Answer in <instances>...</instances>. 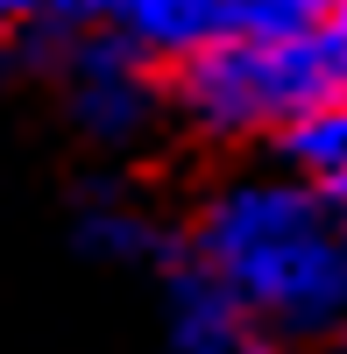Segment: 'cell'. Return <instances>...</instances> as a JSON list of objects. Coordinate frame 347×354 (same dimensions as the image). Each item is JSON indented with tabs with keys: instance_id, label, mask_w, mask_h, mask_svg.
Instances as JSON below:
<instances>
[{
	"instance_id": "obj_1",
	"label": "cell",
	"mask_w": 347,
	"mask_h": 354,
	"mask_svg": "<svg viewBox=\"0 0 347 354\" xmlns=\"http://www.w3.org/2000/svg\"><path fill=\"white\" fill-rule=\"evenodd\" d=\"M178 262L227 290L291 354L347 333V213L276 156L220 170L185 205Z\"/></svg>"
},
{
	"instance_id": "obj_2",
	"label": "cell",
	"mask_w": 347,
	"mask_h": 354,
	"mask_svg": "<svg viewBox=\"0 0 347 354\" xmlns=\"http://www.w3.org/2000/svg\"><path fill=\"white\" fill-rule=\"evenodd\" d=\"M163 71H170V128H185L191 142H213V149H270L283 128L340 100L312 28L227 36Z\"/></svg>"
},
{
	"instance_id": "obj_3",
	"label": "cell",
	"mask_w": 347,
	"mask_h": 354,
	"mask_svg": "<svg viewBox=\"0 0 347 354\" xmlns=\"http://www.w3.org/2000/svg\"><path fill=\"white\" fill-rule=\"evenodd\" d=\"M36 71L50 78L64 128L100 163H128L170 128V71L106 21H78L71 36H57Z\"/></svg>"
},
{
	"instance_id": "obj_4",
	"label": "cell",
	"mask_w": 347,
	"mask_h": 354,
	"mask_svg": "<svg viewBox=\"0 0 347 354\" xmlns=\"http://www.w3.org/2000/svg\"><path fill=\"white\" fill-rule=\"evenodd\" d=\"M333 8H347V0H106L93 21L121 28L156 64H178L227 36H291V28L326 21Z\"/></svg>"
},
{
	"instance_id": "obj_5",
	"label": "cell",
	"mask_w": 347,
	"mask_h": 354,
	"mask_svg": "<svg viewBox=\"0 0 347 354\" xmlns=\"http://www.w3.org/2000/svg\"><path fill=\"white\" fill-rule=\"evenodd\" d=\"M71 248L100 270H135V277H163L178 255V213L142 192V177H128V163H100L78 177L71 192Z\"/></svg>"
},
{
	"instance_id": "obj_6",
	"label": "cell",
	"mask_w": 347,
	"mask_h": 354,
	"mask_svg": "<svg viewBox=\"0 0 347 354\" xmlns=\"http://www.w3.org/2000/svg\"><path fill=\"white\" fill-rule=\"evenodd\" d=\"M156 312H163V354H291L178 255L156 277Z\"/></svg>"
},
{
	"instance_id": "obj_7",
	"label": "cell",
	"mask_w": 347,
	"mask_h": 354,
	"mask_svg": "<svg viewBox=\"0 0 347 354\" xmlns=\"http://www.w3.org/2000/svg\"><path fill=\"white\" fill-rule=\"evenodd\" d=\"M263 156H276L283 170H298L312 192H326L340 213H347V100L319 106V113H305L298 128H283Z\"/></svg>"
},
{
	"instance_id": "obj_8",
	"label": "cell",
	"mask_w": 347,
	"mask_h": 354,
	"mask_svg": "<svg viewBox=\"0 0 347 354\" xmlns=\"http://www.w3.org/2000/svg\"><path fill=\"white\" fill-rule=\"evenodd\" d=\"M78 21H93V0H0V64L36 71L57 36H71Z\"/></svg>"
},
{
	"instance_id": "obj_9",
	"label": "cell",
	"mask_w": 347,
	"mask_h": 354,
	"mask_svg": "<svg viewBox=\"0 0 347 354\" xmlns=\"http://www.w3.org/2000/svg\"><path fill=\"white\" fill-rule=\"evenodd\" d=\"M319 354H347V333H340V340H326V347H319Z\"/></svg>"
},
{
	"instance_id": "obj_10",
	"label": "cell",
	"mask_w": 347,
	"mask_h": 354,
	"mask_svg": "<svg viewBox=\"0 0 347 354\" xmlns=\"http://www.w3.org/2000/svg\"><path fill=\"white\" fill-rule=\"evenodd\" d=\"M100 8H106V0H93V15H100Z\"/></svg>"
}]
</instances>
